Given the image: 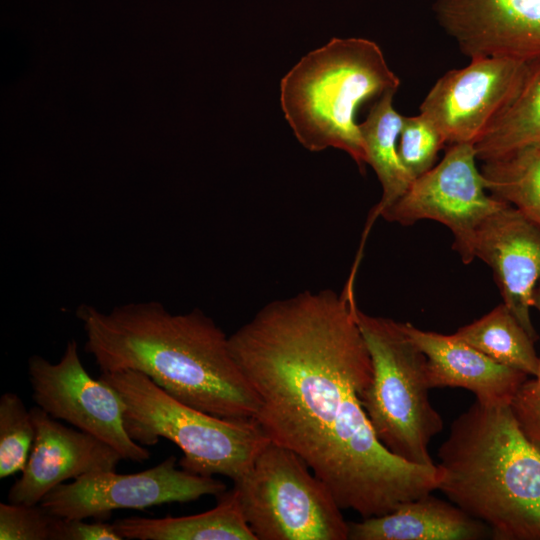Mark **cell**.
Wrapping results in <instances>:
<instances>
[{
  "mask_svg": "<svg viewBox=\"0 0 540 540\" xmlns=\"http://www.w3.org/2000/svg\"><path fill=\"white\" fill-rule=\"evenodd\" d=\"M357 305L346 284L275 300L229 346L265 435L297 453L341 509L368 518L437 490L440 473L397 457L374 433L362 405L373 368Z\"/></svg>",
  "mask_w": 540,
  "mask_h": 540,
  "instance_id": "1",
  "label": "cell"
},
{
  "mask_svg": "<svg viewBox=\"0 0 540 540\" xmlns=\"http://www.w3.org/2000/svg\"><path fill=\"white\" fill-rule=\"evenodd\" d=\"M86 351L101 372L135 370L168 394L222 418H254L259 400L238 366L229 336L203 311L170 313L156 301L109 312L81 305Z\"/></svg>",
  "mask_w": 540,
  "mask_h": 540,
  "instance_id": "2",
  "label": "cell"
},
{
  "mask_svg": "<svg viewBox=\"0 0 540 540\" xmlns=\"http://www.w3.org/2000/svg\"><path fill=\"white\" fill-rule=\"evenodd\" d=\"M437 490L499 540H540V449L510 406L475 401L438 450Z\"/></svg>",
  "mask_w": 540,
  "mask_h": 540,
  "instance_id": "3",
  "label": "cell"
},
{
  "mask_svg": "<svg viewBox=\"0 0 540 540\" xmlns=\"http://www.w3.org/2000/svg\"><path fill=\"white\" fill-rule=\"evenodd\" d=\"M400 79L369 39L332 38L305 55L281 80L280 103L297 140L309 151H345L363 170L366 154L356 122L360 106Z\"/></svg>",
  "mask_w": 540,
  "mask_h": 540,
  "instance_id": "4",
  "label": "cell"
},
{
  "mask_svg": "<svg viewBox=\"0 0 540 540\" xmlns=\"http://www.w3.org/2000/svg\"><path fill=\"white\" fill-rule=\"evenodd\" d=\"M98 378L119 395L130 437L148 446L170 440L183 452L178 465L191 473L234 483L270 441L254 418H222L193 408L141 372H101Z\"/></svg>",
  "mask_w": 540,
  "mask_h": 540,
  "instance_id": "5",
  "label": "cell"
},
{
  "mask_svg": "<svg viewBox=\"0 0 540 540\" xmlns=\"http://www.w3.org/2000/svg\"><path fill=\"white\" fill-rule=\"evenodd\" d=\"M370 353L373 375L362 405L378 440L397 457L418 465H435L428 451L443 429L429 398L431 389L424 353L402 322L355 309Z\"/></svg>",
  "mask_w": 540,
  "mask_h": 540,
  "instance_id": "6",
  "label": "cell"
},
{
  "mask_svg": "<svg viewBox=\"0 0 540 540\" xmlns=\"http://www.w3.org/2000/svg\"><path fill=\"white\" fill-rule=\"evenodd\" d=\"M294 451L269 441L234 482L244 518L257 540H347L328 487Z\"/></svg>",
  "mask_w": 540,
  "mask_h": 540,
  "instance_id": "7",
  "label": "cell"
},
{
  "mask_svg": "<svg viewBox=\"0 0 540 540\" xmlns=\"http://www.w3.org/2000/svg\"><path fill=\"white\" fill-rule=\"evenodd\" d=\"M477 160L473 144L449 145L441 161L413 180L381 217L404 226L420 220L443 224L463 263H471L477 228L506 204L489 192Z\"/></svg>",
  "mask_w": 540,
  "mask_h": 540,
  "instance_id": "8",
  "label": "cell"
},
{
  "mask_svg": "<svg viewBox=\"0 0 540 540\" xmlns=\"http://www.w3.org/2000/svg\"><path fill=\"white\" fill-rule=\"evenodd\" d=\"M225 491L224 482L178 468L177 458L169 456L138 473L119 474L112 470L83 475L58 485L39 504L56 517L103 519L115 509L186 503L206 495L217 497Z\"/></svg>",
  "mask_w": 540,
  "mask_h": 540,
  "instance_id": "9",
  "label": "cell"
},
{
  "mask_svg": "<svg viewBox=\"0 0 540 540\" xmlns=\"http://www.w3.org/2000/svg\"><path fill=\"white\" fill-rule=\"evenodd\" d=\"M28 379L36 405L55 419L72 424L104 441L123 459L142 462L151 453L128 434L124 408L117 392L82 365L78 344L70 340L57 363L33 355Z\"/></svg>",
  "mask_w": 540,
  "mask_h": 540,
  "instance_id": "10",
  "label": "cell"
},
{
  "mask_svg": "<svg viewBox=\"0 0 540 540\" xmlns=\"http://www.w3.org/2000/svg\"><path fill=\"white\" fill-rule=\"evenodd\" d=\"M528 62L510 58L472 59L442 75L419 111L445 143L475 145L516 95Z\"/></svg>",
  "mask_w": 540,
  "mask_h": 540,
  "instance_id": "11",
  "label": "cell"
},
{
  "mask_svg": "<svg viewBox=\"0 0 540 540\" xmlns=\"http://www.w3.org/2000/svg\"><path fill=\"white\" fill-rule=\"evenodd\" d=\"M432 11L470 60L540 58V0H434Z\"/></svg>",
  "mask_w": 540,
  "mask_h": 540,
  "instance_id": "12",
  "label": "cell"
},
{
  "mask_svg": "<svg viewBox=\"0 0 540 540\" xmlns=\"http://www.w3.org/2000/svg\"><path fill=\"white\" fill-rule=\"evenodd\" d=\"M472 257L492 269L503 303L538 340L531 309L540 282V228L506 203L477 228Z\"/></svg>",
  "mask_w": 540,
  "mask_h": 540,
  "instance_id": "13",
  "label": "cell"
},
{
  "mask_svg": "<svg viewBox=\"0 0 540 540\" xmlns=\"http://www.w3.org/2000/svg\"><path fill=\"white\" fill-rule=\"evenodd\" d=\"M30 413L35 439L21 477L9 490L10 503L39 504L47 493L66 480L115 470L123 459L104 441L61 424L37 405Z\"/></svg>",
  "mask_w": 540,
  "mask_h": 540,
  "instance_id": "14",
  "label": "cell"
},
{
  "mask_svg": "<svg viewBox=\"0 0 540 540\" xmlns=\"http://www.w3.org/2000/svg\"><path fill=\"white\" fill-rule=\"evenodd\" d=\"M402 326L427 358L431 388H464L482 404L510 406L519 387L530 377L494 361L454 334L422 330L409 322H402Z\"/></svg>",
  "mask_w": 540,
  "mask_h": 540,
  "instance_id": "15",
  "label": "cell"
},
{
  "mask_svg": "<svg viewBox=\"0 0 540 540\" xmlns=\"http://www.w3.org/2000/svg\"><path fill=\"white\" fill-rule=\"evenodd\" d=\"M350 540H477L488 526L432 493L389 513L348 522Z\"/></svg>",
  "mask_w": 540,
  "mask_h": 540,
  "instance_id": "16",
  "label": "cell"
},
{
  "mask_svg": "<svg viewBox=\"0 0 540 540\" xmlns=\"http://www.w3.org/2000/svg\"><path fill=\"white\" fill-rule=\"evenodd\" d=\"M395 93L389 91L379 97L366 119L359 124L366 163L375 171L382 187V195L366 220L359 250L352 266L356 270L374 222L407 191L413 182L399 156L398 141L403 115L393 107Z\"/></svg>",
  "mask_w": 540,
  "mask_h": 540,
  "instance_id": "17",
  "label": "cell"
},
{
  "mask_svg": "<svg viewBox=\"0 0 540 540\" xmlns=\"http://www.w3.org/2000/svg\"><path fill=\"white\" fill-rule=\"evenodd\" d=\"M206 512L182 517H128L113 522L123 539L257 540L242 513L234 488L217 496Z\"/></svg>",
  "mask_w": 540,
  "mask_h": 540,
  "instance_id": "18",
  "label": "cell"
},
{
  "mask_svg": "<svg viewBox=\"0 0 540 540\" xmlns=\"http://www.w3.org/2000/svg\"><path fill=\"white\" fill-rule=\"evenodd\" d=\"M474 147L482 163L540 148V58L528 62L516 95Z\"/></svg>",
  "mask_w": 540,
  "mask_h": 540,
  "instance_id": "19",
  "label": "cell"
},
{
  "mask_svg": "<svg viewBox=\"0 0 540 540\" xmlns=\"http://www.w3.org/2000/svg\"><path fill=\"white\" fill-rule=\"evenodd\" d=\"M454 335L502 365L530 377L538 373L535 341L503 302Z\"/></svg>",
  "mask_w": 540,
  "mask_h": 540,
  "instance_id": "20",
  "label": "cell"
},
{
  "mask_svg": "<svg viewBox=\"0 0 540 540\" xmlns=\"http://www.w3.org/2000/svg\"><path fill=\"white\" fill-rule=\"evenodd\" d=\"M480 169L494 197L516 208L540 228V148L483 162Z\"/></svg>",
  "mask_w": 540,
  "mask_h": 540,
  "instance_id": "21",
  "label": "cell"
},
{
  "mask_svg": "<svg viewBox=\"0 0 540 540\" xmlns=\"http://www.w3.org/2000/svg\"><path fill=\"white\" fill-rule=\"evenodd\" d=\"M35 439L30 410L13 392L0 397V478L23 471Z\"/></svg>",
  "mask_w": 540,
  "mask_h": 540,
  "instance_id": "22",
  "label": "cell"
},
{
  "mask_svg": "<svg viewBox=\"0 0 540 540\" xmlns=\"http://www.w3.org/2000/svg\"><path fill=\"white\" fill-rule=\"evenodd\" d=\"M446 145L436 126L424 115L404 116L398 141L402 164L413 180L429 171Z\"/></svg>",
  "mask_w": 540,
  "mask_h": 540,
  "instance_id": "23",
  "label": "cell"
},
{
  "mask_svg": "<svg viewBox=\"0 0 540 540\" xmlns=\"http://www.w3.org/2000/svg\"><path fill=\"white\" fill-rule=\"evenodd\" d=\"M53 520L40 504L0 503V539L50 540Z\"/></svg>",
  "mask_w": 540,
  "mask_h": 540,
  "instance_id": "24",
  "label": "cell"
},
{
  "mask_svg": "<svg viewBox=\"0 0 540 540\" xmlns=\"http://www.w3.org/2000/svg\"><path fill=\"white\" fill-rule=\"evenodd\" d=\"M534 308L540 313V282L535 290ZM510 409L523 433L540 449V364L538 373L519 387Z\"/></svg>",
  "mask_w": 540,
  "mask_h": 540,
  "instance_id": "25",
  "label": "cell"
},
{
  "mask_svg": "<svg viewBox=\"0 0 540 540\" xmlns=\"http://www.w3.org/2000/svg\"><path fill=\"white\" fill-rule=\"evenodd\" d=\"M50 540H123L113 523L54 516Z\"/></svg>",
  "mask_w": 540,
  "mask_h": 540,
  "instance_id": "26",
  "label": "cell"
}]
</instances>
